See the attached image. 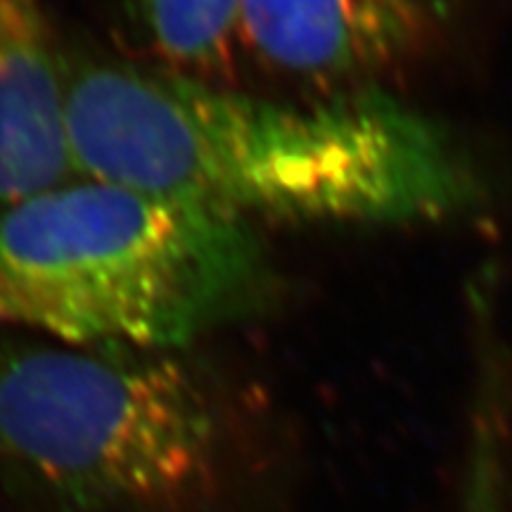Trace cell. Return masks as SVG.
Here are the masks:
<instances>
[{"instance_id":"cell-6","label":"cell","mask_w":512,"mask_h":512,"mask_svg":"<svg viewBox=\"0 0 512 512\" xmlns=\"http://www.w3.org/2000/svg\"><path fill=\"white\" fill-rule=\"evenodd\" d=\"M164 69L211 81L240 41L242 0H121Z\"/></svg>"},{"instance_id":"cell-5","label":"cell","mask_w":512,"mask_h":512,"mask_svg":"<svg viewBox=\"0 0 512 512\" xmlns=\"http://www.w3.org/2000/svg\"><path fill=\"white\" fill-rule=\"evenodd\" d=\"M69 67L43 0H0V211L79 176Z\"/></svg>"},{"instance_id":"cell-4","label":"cell","mask_w":512,"mask_h":512,"mask_svg":"<svg viewBox=\"0 0 512 512\" xmlns=\"http://www.w3.org/2000/svg\"><path fill=\"white\" fill-rule=\"evenodd\" d=\"M441 17L444 0H242L240 41L273 72L339 93L375 86Z\"/></svg>"},{"instance_id":"cell-3","label":"cell","mask_w":512,"mask_h":512,"mask_svg":"<svg viewBox=\"0 0 512 512\" xmlns=\"http://www.w3.org/2000/svg\"><path fill=\"white\" fill-rule=\"evenodd\" d=\"M235 437L178 351L0 339V486L38 512H235Z\"/></svg>"},{"instance_id":"cell-2","label":"cell","mask_w":512,"mask_h":512,"mask_svg":"<svg viewBox=\"0 0 512 512\" xmlns=\"http://www.w3.org/2000/svg\"><path fill=\"white\" fill-rule=\"evenodd\" d=\"M268 290L249 223L131 185L79 176L0 211V330L181 351Z\"/></svg>"},{"instance_id":"cell-1","label":"cell","mask_w":512,"mask_h":512,"mask_svg":"<svg viewBox=\"0 0 512 512\" xmlns=\"http://www.w3.org/2000/svg\"><path fill=\"white\" fill-rule=\"evenodd\" d=\"M79 176L245 221L403 226L467 209L477 183L437 121L380 86L292 102L171 69L69 67Z\"/></svg>"}]
</instances>
